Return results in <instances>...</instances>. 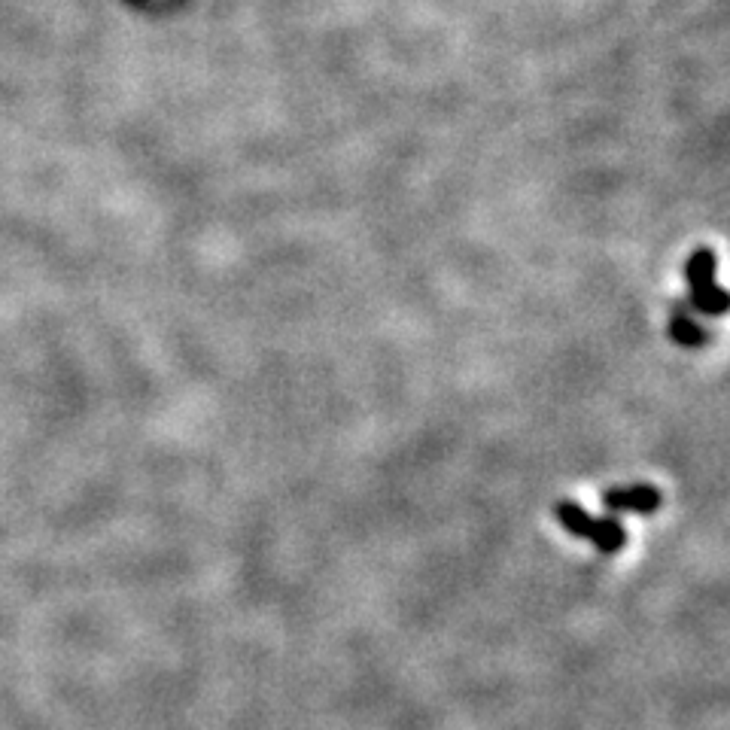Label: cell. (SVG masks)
<instances>
[{
  "mask_svg": "<svg viewBox=\"0 0 730 730\" xmlns=\"http://www.w3.org/2000/svg\"><path fill=\"white\" fill-rule=\"evenodd\" d=\"M554 518L575 536V539H584V542H591L597 545V551L603 554H618L624 545H627V530L621 521L615 518H591L588 511H584L578 502L572 499H563L554 505Z\"/></svg>",
  "mask_w": 730,
  "mask_h": 730,
  "instance_id": "1",
  "label": "cell"
},
{
  "mask_svg": "<svg viewBox=\"0 0 730 730\" xmlns=\"http://www.w3.org/2000/svg\"><path fill=\"white\" fill-rule=\"evenodd\" d=\"M715 253L712 250H694L685 262V277L691 286V308L706 317H721L730 311V292L715 283Z\"/></svg>",
  "mask_w": 730,
  "mask_h": 730,
  "instance_id": "2",
  "label": "cell"
},
{
  "mask_svg": "<svg viewBox=\"0 0 730 730\" xmlns=\"http://www.w3.org/2000/svg\"><path fill=\"white\" fill-rule=\"evenodd\" d=\"M606 511H627V515H654L664 502V493L651 484H633V487H609L600 496Z\"/></svg>",
  "mask_w": 730,
  "mask_h": 730,
  "instance_id": "3",
  "label": "cell"
},
{
  "mask_svg": "<svg viewBox=\"0 0 730 730\" xmlns=\"http://www.w3.org/2000/svg\"><path fill=\"white\" fill-rule=\"evenodd\" d=\"M670 338L682 347H703L709 341V332L691 320L688 308L685 305H673L670 311Z\"/></svg>",
  "mask_w": 730,
  "mask_h": 730,
  "instance_id": "4",
  "label": "cell"
}]
</instances>
